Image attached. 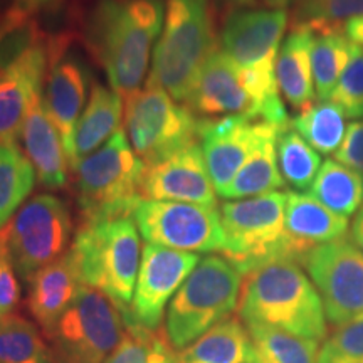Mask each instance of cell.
Masks as SVG:
<instances>
[{"label":"cell","mask_w":363,"mask_h":363,"mask_svg":"<svg viewBox=\"0 0 363 363\" xmlns=\"http://www.w3.org/2000/svg\"><path fill=\"white\" fill-rule=\"evenodd\" d=\"M163 17L162 0H99L91 12L86 43L121 98L140 91Z\"/></svg>","instance_id":"obj_1"},{"label":"cell","mask_w":363,"mask_h":363,"mask_svg":"<svg viewBox=\"0 0 363 363\" xmlns=\"http://www.w3.org/2000/svg\"><path fill=\"white\" fill-rule=\"evenodd\" d=\"M238 313L246 326H269L316 342L326 337L320 293L289 259L267 262L244 276Z\"/></svg>","instance_id":"obj_2"},{"label":"cell","mask_w":363,"mask_h":363,"mask_svg":"<svg viewBox=\"0 0 363 363\" xmlns=\"http://www.w3.org/2000/svg\"><path fill=\"white\" fill-rule=\"evenodd\" d=\"M217 51L211 0H167L147 86L187 101L199 72Z\"/></svg>","instance_id":"obj_3"},{"label":"cell","mask_w":363,"mask_h":363,"mask_svg":"<svg viewBox=\"0 0 363 363\" xmlns=\"http://www.w3.org/2000/svg\"><path fill=\"white\" fill-rule=\"evenodd\" d=\"M69 252L81 283L106 294L121 311H128L143 254L133 219L83 222Z\"/></svg>","instance_id":"obj_4"},{"label":"cell","mask_w":363,"mask_h":363,"mask_svg":"<svg viewBox=\"0 0 363 363\" xmlns=\"http://www.w3.org/2000/svg\"><path fill=\"white\" fill-rule=\"evenodd\" d=\"M72 172L83 222L130 217L143 199L147 165L131 148L123 130L79 160Z\"/></svg>","instance_id":"obj_5"},{"label":"cell","mask_w":363,"mask_h":363,"mask_svg":"<svg viewBox=\"0 0 363 363\" xmlns=\"http://www.w3.org/2000/svg\"><path fill=\"white\" fill-rule=\"evenodd\" d=\"M242 274L224 256H207L195 266L172 298L165 335L184 350L238 308Z\"/></svg>","instance_id":"obj_6"},{"label":"cell","mask_w":363,"mask_h":363,"mask_svg":"<svg viewBox=\"0 0 363 363\" xmlns=\"http://www.w3.org/2000/svg\"><path fill=\"white\" fill-rule=\"evenodd\" d=\"M284 212L286 192L278 190L222 203V254L240 274L278 259L298 262L284 229Z\"/></svg>","instance_id":"obj_7"},{"label":"cell","mask_w":363,"mask_h":363,"mask_svg":"<svg viewBox=\"0 0 363 363\" xmlns=\"http://www.w3.org/2000/svg\"><path fill=\"white\" fill-rule=\"evenodd\" d=\"M185 106L203 118L242 116L276 126L289 123L284 103L267 99L249 69L235 65L220 49L199 72Z\"/></svg>","instance_id":"obj_8"},{"label":"cell","mask_w":363,"mask_h":363,"mask_svg":"<svg viewBox=\"0 0 363 363\" xmlns=\"http://www.w3.org/2000/svg\"><path fill=\"white\" fill-rule=\"evenodd\" d=\"M125 126L131 148L147 167L197 145L201 120L167 91L153 86L126 98Z\"/></svg>","instance_id":"obj_9"},{"label":"cell","mask_w":363,"mask_h":363,"mask_svg":"<svg viewBox=\"0 0 363 363\" xmlns=\"http://www.w3.org/2000/svg\"><path fill=\"white\" fill-rule=\"evenodd\" d=\"M123 333L120 308L106 294L83 284L48 338L54 363H104Z\"/></svg>","instance_id":"obj_10"},{"label":"cell","mask_w":363,"mask_h":363,"mask_svg":"<svg viewBox=\"0 0 363 363\" xmlns=\"http://www.w3.org/2000/svg\"><path fill=\"white\" fill-rule=\"evenodd\" d=\"M7 249L19 278L29 281L39 269L67 252L72 217L61 199L40 194L29 199L4 227Z\"/></svg>","instance_id":"obj_11"},{"label":"cell","mask_w":363,"mask_h":363,"mask_svg":"<svg viewBox=\"0 0 363 363\" xmlns=\"http://www.w3.org/2000/svg\"><path fill=\"white\" fill-rule=\"evenodd\" d=\"M131 219L148 244L194 254L222 252L224 249V230L217 207L142 199Z\"/></svg>","instance_id":"obj_12"},{"label":"cell","mask_w":363,"mask_h":363,"mask_svg":"<svg viewBox=\"0 0 363 363\" xmlns=\"http://www.w3.org/2000/svg\"><path fill=\"white\" fill-rule=\"evenodd\" d=\"M301 264L320 293L326 316L333 325L363 318V251L348 239L321 244Z\"/></svg>","instance_id":"obj_13"},{"label":"cell","mask_w":363,"mask_h":363,"mask_svg":"<svg viewBox=\"0 0 363 363\" xmlns=\"http://www.w3.org/2000/svg\"><path fill=\"white\" fill-rule=\"evenodd\" d=\"M201 262L199 254L147 244L143 247L130 318L148 330H158L165 308L184 281Z\"/></svg>","instance_id":"obj_14"},{"label":"cell","mask_w":363,"mask_h":363,"mask_svg":"<svg viewBox=\"0 0 363 363\" xmlns=\"http://www.w3.org/2000/svg\"><path fill=\"white\" fill-rule=\"evenodd\" d=\"M72 38L59 34L49 39V71L44 104L61 133L67 158L72 152V133L86 106L89 74L78 57L69 52Z\"/></svg>","instance_id":"obj_15"},{"label":"cell","mask_w":363,"mask_h":363,"mask_svg":"<svg viewBox=\"0 0 363 363\" xmlns=\"http://www.w3.org/2000/svg\"><path fill=\"white\" fill-rule=\"evenodd\" d=\"M288 19L286 9L233 11L222 27L220 51L240 67L274 65Z\"/></svg>","instance_id":"obj_16"},{"label":"cell","mask_w":363,"mask_h":363,"mask_svg":"<svg viewBox=\"0 0 363 363\" xmlns=\"http://www.w3.org/2000/svg\"><path fill=\"white\" fill-rule=\"evenodd\" d=\"M264 121L242 116L202 118L199 142L216 192L220 194L256 148Z\"/></svg>","instance_id":"obj_17"},{"label":"cell","mask_w":363,"mask_h":363,"mask_svg":"<svg viewBox=\"0 0 363 363\" xmlns=\"http://www.w3.org/2000/svg\"><path fill=\"white\" fill-rule=\"evenodd\" d=\"M143 195L148 201L216 207V187L208 175L201 145H192L155 165L147 167Z\"/></svg>","instance_id":"obj_18"},{"label":"cell","mask_w":363,"mask_h":363,"mask_svg":"<svg viewBox=\"0 0 363 363\" xmlns=\"http://www.w3.org/2000/svg\"><path fill=\"white\" fill-rule=\"evenodd\" d=\"M49 39L0 76V143L17 142L30 104L40 94L49 71Z\"/></svg>","instance_id":"obj_19"},{"label":"cell","mask_w":363,"mask_h":363,"mask_svg":"<svg viewBox=\"0 0 363 363\" xmlns=\"http://www.w3.org/2000/svg\"><path fill=\"white\" fill-rule=\"evenodd\" d=\"M24 155L29 158L40 185L61 190L67 184L69 158H67L61 133L45 110L43 93L34 99L21 131Z\"/></svg>","instance_id":"obj_20"},{"label":"cell","mask_w":363,"mask_h":363,"mask_svg":"<svg viewBox=\"0 0 363 363\" xmlns=\"http://www.w3.org/2000/svg\"><path fill=\"white\" fill-rule=\"evenodd\" d=\"M284 229L294 257L303 262L311 249L343 239L348 230V219L335 214L313 195L286 192Z\"/></svg>","instance_id":"obj_21"},{"label":"cell","mask_w":363,"mask_h":363,"mask_svg":"<svg viewBox=\"0 0 363 363\" xmlns=\"http://www.w3.org/2000/svg\"><path fill=\"white\" fill-rule=\"evenodd\" d=\"M27 284V308L48 337L83 286L72 254L67 251L57 261L39 269Z\"/></svg>","instance_id":"obj_22"},{"label":"cell","mask_w":363,"mask_h":363,"mask_svg":"<svg viewBox=\"0 0 363 363\" xmlns=\"http://www.w3.org/2000/svg\"><path fill=\"white\" fill-rule=\"evenodd\" d=\"M313 29L306 24H293L281 43L276 57V79L286 103L296 111L315 103V81L311 69Z\"/></svg>","instance_id":"obj_23"},{"label":"cell","mask_w":363,"mask_h":363,"mask_svg":"<svg viewBox=\"0 0 363 363\" xmlns=\"http://www.w3.org/2000/svg\"><path fill=\"white\" fill-rule=\"evenodd\" d=\"M121 116H123V103L120 94L115 89L94 83L72 133L71 170L78 165L79 160L101 148L120 130Z\"/></svg>","instance_id":"obj_24"},{"label":"cell","mask_w":363,"mask_h":363,"mask_svg":"<svg viewBox=\"0 0 363 363\" xmlns=\"http://www.w3.org/2000/svg\"><path fill=\"white\" fill-rule=\"evenodd\" d=\"M281 126L264 123L256 148L238 172L227 187L219 194L225 201H240V199L257 197L269 192H276L284 185V179L279 172L278 153H276V138Z\"/></svg>","instance_id":"obj_25"},{"label":"cell","mask_w":363,"mask_h":363,"mask_svg":"<svg viewBox=\"0 0 363 363\" xmlns=\"http://www.w3.org/2000/svg\"><path fill=\"white\" fill-rule=\"evenodd\" d=\"M177 363H252L247 328L229 316L179 352Z\"/></svg>","instance_id":"obj_26"},{"label":"cell","mask_w":363,"mask_h":363,"mask_svg":"<svg viewBox=\"0 0 363 363\" xmlns=\"http://www.w3.org/2000/svg\"><path fill=\"white\" fill-rule=\"evenodd\" d=\"M308 26V24H306ZM313 29L311 69L318 101L331 98L352 56V43L342 26H310Z\"/></svg>","instance_id":"obj_27"},{"label":"cell","mask_w":363,"mask_h":363,"mask_svg":"<svg viewBox=\"0 0 363 363\" xmlns=\"http://www.w3.org/2000/svg\"><path fill=\"white\" fill-rule=\"evenodd\" d=\"M311 195L335 214L348 217L363 206V177L343 163L326 160L313 182Z\"/></svg>","instance_id":"obj_28"},{"label":"cell","mask_w":363,"mask_h":363,"mask_svg":"<svg viewBox=\"0 0 363 363\" xmlns=\"http://www.w3.org/2000/svg\"><path fill=\"white\" fill-rule=\"evenodd\" d=\"M35 184L29 158L16 143H0V229L27 202Z\"/></svg>","instance_id":"obj_29"},{"label":"cell","mask_w":363,"mask_h":363,"mask_svg":"<svg viewBox=\"0 0 363 363\" xmlns=\"http://www.w3.org/2000/svg\"><path fill=\"white\" fill-rule=\"evenodd\" d=\"M345 116L342 108L333 101H316L299 111L291 125L316 152L331 155L338 152L347 135Z\"/></svg>","instance_id":"obj_30"},{"label":"cell","mask_w":363,"mask_h":363,"mask_svg":"<svg viewBox=\"0 0 363 363\" xmlns=\"http://www.w3.org/2000/svg\"><path fill=\"white\" fill-rule=\"evenodd\" d=\"M252 363H318V342L269 326H247Z\"/></svg>","instance_id":"obj_31"},{"label":"cell","mask_w":363,"mask_h":363,"mask_svg":"<svg viewBox=\"0 0 363 363\" xmlns=\"http://www.w3.org/2000/svg\"><path fill=\"white\" fill-rule=\"evenodd\" d=\"M121 313L125 320L123 338L104 363H177L179 352L165 333L145 328L128 313Z\"/></svg>","instance_id":"obj_32"},{"label":"cell","mask_w":363,"mask_h":363,"mask_svg":"<svg viewBox=\"0 0 363 363\" xmlns=\"http://www.w3.org/2000/svg\"><path fill=\"white\" fill-rule=\"evenodd\" d=\"M276 153L284 184L296 190L311 189L321 169V158L316 150L293 128L291 121L281 126L278 131Z\"/></svg>","instance_id":"obj_33"},{"label":"cell","mask_w":363,"mask_h":363,"mask_svg":"<svg viewBox=\"0 0 363 363\" xmlns=\"http://www.w3.org/2000/svg\"><path fill=\"white\" fill-rule=\"evenodd\" d=\"M0 363H54V357L35 325L12 313L0 320Z\"/></svg>","instance_id":"obj_34"},{"label":"cell","mask_w":363,"mask_h":363,"mask_svg":"<svg viewBox=\"0 0 363 363\" xmlns=\"http://www.w3.org/2000/svg\"><path fill=\"white\" fill-rule=\"evenodd\" d=\"M49 35L35 19L11 7L0 19V76L17 65L21 59L39 45L48 43Z\"/></svg>","instance_id":"obj_35"},{"label":"cell","mask_w":363,"mask_h":363,"mask_svg":"<svg viewBox=\"0 0 363 363\" xmlns=\"http://www.w3.org/2000/svg\"><path fill=\"white\" fill-rule=\"evenodd\" d=\"M360 16H363V0H301L293 24L342 26Z\"/></svg>","instance_id":"obj_36"},{"label":"cell","mask_w":363,"mask_h":363,"mask_svg":"<svg viewBox=\"0 0 363 363\" xmlns=\"http://www.w3.org/2000/svg\"><path fill=\"white\" fill-rule=\"evenodd\" d=\"M331 99L350 118H363V48L352 44V56L335 86Z\"/></svg>","instance_id":"obj_37"},{"label":"cell","mask_w":363,"mask_h":363,"mask_svg":"<svg viewBox=\"0 0 363 363\" xmlns=\"http://www.w3.org/2000/svg\"><path fill=\"white\" fill-rule=\"evenodd\" d=\"M318 363H363V318L340 325L321 347Z\"/></svg>","instance_id":"obj_38"},{"label":"cell","mask_w":363,"mask_h":363,"mask_svg":"<svg viewBox=\"0 0 363 363\" xmlns=\"http://www.w3.org/2000/svg\"><path fill=\"white\" fill-rule=\"evenodd\" d=\"M19 276L12 264L4 229H0V316L12 315L21 301Z\"/></svg>","instance_id":"obj_39"},{"label":"cell","mask_w":363,"mask_h":363,"mask_svg":"<svg viewBox=\"0 0 363 363\" xmlns=\"http://www.w3.org/2000/svg\"><path fill=\"white\" fill-rule=\"evenodd\" d=\"M337 162L363 177V120L348 126L342 147L335 153Z\"/></svg>","instance_id":"obj_40"},{"label":"cell","mask_w":363,"mask_h":363,"mask_svg":"<svg viewBox=\"0 0 363 363\" xmlns=\"http://www.w3.org/2000/svg\"><path fill=\"white\" fill-rule=\"evenodd\" d=\"M59 2L61 0H13L11 7L24 13H29V16H35L38 12L48 11V9H51Z\"/></svg>","instance_id":"obj_41"},{"label":"cell","mask_w":363,"mask_h":363,"mask_svg":"<svg viewBox=\"0 0 363 363\" xmlns=\"http://www.w3.org/2000/svg\"><path fill=\"white\" fill-rule=\"evenodd\" d=\"M343 30L352 44L363 48V16L353 17V19L345 22Z\"/></svg>","instance_id":"obj_42"},{"label":"cell","mask_w":363,"mask_h":363,"mask_svg":"<svg viewBox=\"0 0 363 363\" xmlns=\"http://www.w3.org/2000/svg\"><path fill=\"white\" fill-rule=\"evenodd\" d=\"M352 239L363 251V206L360 211H358L355 220H353L352 224Z\"/></svg>","instance_id":"obj_43"},{"label":"cell","mask_w":363,"mask_h":363,"mask_svg":"<svg viewBox=\"0 0 363 363\" xmlns=\"http://www.w3.org/2000/svg\"><path fill=\"white\" fill-rule=\"evenodd\" d=\"M216 4H219L222 7L230 9V12L238 11V9H247L256 6L257 0H214Z\"/></svg>","instance_id":"obj_44"},{"label":"cell","mask_w":363,"mask_h":363,"mask_svg":"<svg viewBox=\"0 0 363 363\" xmlns=\"http://www.w3.org/2000/svg\"><path fill=\"white\" fill-rule=\"evenodd\" d=\"M262 4H266L267 7L271 9H286L288 6H291L294 2H301V0H261Z\"/></svg>","instance_id":"obj_45"},{"label":"cell","mask_w":363,"mask_h":363,"mask_svg":"<svg viewBox=\"0 0 363 363\" xmlns=\"http://www.w3.org/2000/svg\"><path fill=\"white\" fill-rule=\"evenodd\" d=\"M0 320H2V316H0Z\"/></svg>","instance_id":"obj_46"}]
</instances>
